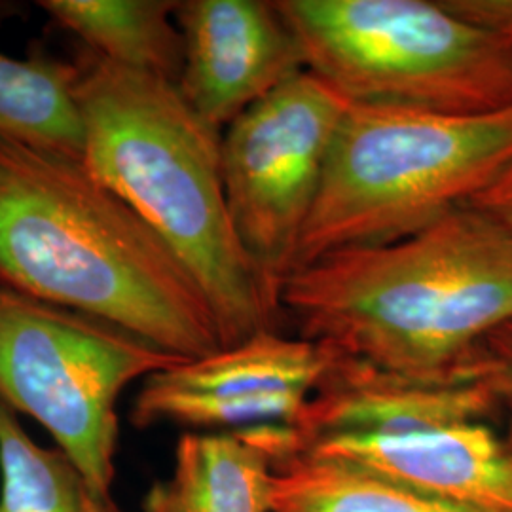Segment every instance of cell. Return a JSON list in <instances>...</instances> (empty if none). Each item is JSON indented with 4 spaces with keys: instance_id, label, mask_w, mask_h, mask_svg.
Returning <instances> with one entry per match:
<instances>
[{
    "instance_id": "obj_13",
    "label": "cell",
    "mask_w": 512,
    "mask_h": 512,
    "mask_svg": "<svg viewBox=\"0 0 512 512\" xmlns=\"http://www.w3.org/2000/svg\"><path fill=\"white\" fill-rule=\"evenodd\" d=\"M57 25L82 38L110 63L177 84L183 35L173 0H40Z\"/></svg>"
},
{
    "instance_id": "obj_15",
    "label": "cell",
    "mask_w": 512,
    "mask_h": 512,
    "mask_svg": "<svg viewBox=\"0 0 512 512\" xmlns=\"http://www.w3.org/2000/svg\"><path fill=\"white\" fill-rule=\"evenodd\" d=\"M78 80V63L48 55L16 59L0 52V137L82 158Z\"/></svg>"
},
{
    "instance_id": "obj_8",
    "label": "cell",
    "mask_w": 512,
    "mask_h": 512,
    "mask_svg": "<svg viewBox=\"0 0 512 512\" xmlns=\"http://www.w3.org/2000/svg\"><path fill=\"white\" fill-rule=\"evenodd\" d=\"M332 361L330 349L310 340L262 330L236 346L150 374L133 399L129 423L198 431L296 427Z\"/></svg>"
},
{
    "instance_id": "obj_5",
    "label": "cell",
    "mask_w": 512,
    "mask_h": 512,
    "mask_svg": "<svg viewBox=\"0 0 512 512\" xmlns=\"http://www.w3.org/2000/svg\"><path fill=\"white\" fill-rule=\"evenodd\" d=\"M308 71L353 105L512 107V46L444 0H275Z\"/></svg>"
},
{
    "instance_id": "obj_17",
    "label": "cell",
    "mask_w": 512,
    "mask_h": 512,
    "mask_svg": "<svg viewBox=\"0 0 512 512\" xmlns=\"http://www.w3.org/2000/svg\"><path fill=\"white\" fill-rule=\"evenodd\" d=\"M478 374L494 389L512 421V321L494 330L478 349Z\"/></svg>"
},
{
    "instance_id": "obj_10",
    "label": "cell",
    "mask_w": 512,
    "mask_h": 512,
    "mask_svg": "<svg viewBox=\"0 0 512 512\" xmlns=\"http://www.w3.org/2000/svg\"><path fill=\"white\" fill-rule=\"evenodd\" d=\"M300 452L344 459L476 512H512V421H458L385 437L321 440Z\"/></svg>"
},
{
    "instance_id": "obj_9",
    "label": "cell",
    "mask_w": 512,
    "mask_h": 512,
    "mask_svg": "<svg viewBox=\"0 0 512 512\" xmlns=\"http://www.w3.org/2000/svg\"><path fill=\"white\" fill-rule=\"evenodd\" d=\"M177 88L215 128H228L260 99L308 71L304 52L275 0H181Z\"/></svg>"
},
{
    "instance_id": "obj_11",
    "label": "cell",
    "mask_w": 512,
    "mask_h": 512,
    "mask_svg": "<svg viewBox=\"0 0 512 512\" xmlns=\"http://www.w3.org/2000/svg\"><path fill=\"white\" fill-rule=\"evenodd\" d=\"M503 408L482 378L427 384L334 353L296 423L298 450L329 439L385 437L458 421H490Z\"/></svg>"
},
{
    "instance_id": "obj_7",
    "label": "cell",
    "mask_w": 512,
    "mask_h": 512,
    "mask_svg": "<svg viewBox=\"0 0 512 512\" xmlns=\"http://www.w3.org/2000/svg\"><path fill=\"white\" fill-rule=\"evenodd\" d=\"M349 107L342 93L304 71L222 131L230 217L277 304Z\"/></svg>"
},
{
    "instance_id": "obj_14",
    "label": "cell",
    "mask_w": 512,
    "mask_h": 512,
    "mask_svg": "<svg viewBox=\"0 0 512 512\" xmlns=\"http://www.w3.org/2000/svg\"><path fill=\"white\" fill-rule=\"evenodd\" d=\"M272 512H476L344 459L296 452L279 463Z\"/></svg>"
},
{
    "instance_id": "obj_16",
    "label": "cell",
    "mask_w": 512,
    "mask_h": 512,
    "mask_svg": "<svg viewBox=\"0 0 512 512\" xmlns=\"http://www.w3.org/2000/svg\"><path fill=\"white\" fill-rule=\"evenodd\" d=\"M0 512H124L101 503L71 459L27 435L0 403Z\"/></svg>"
},
{
    "instance_id": "obj_18",
    "label": "cell",
    "mask_w": 512,
    "mask_h": 512,
    "mask_svg": "<svg viewBox=\"0 0 512 512\" xmlns=\"http://www.w3.org/2000/svg\"><path fill=\"white\" fill-rule=\"evenodd\" d=\"M450 10L505 38L512 46V0H444Z\"/></svg>"
},
{
    "instance_id": "obj_6",
    "label": "cell",
    "mask_w": 512,
    "mask_h": 512,
    "mask_svg": "<svg viewBox=\"0 0 512 512\" xmlns=\"http://www.w3.org/2000/svg\"><path fill=\"white\" fill-rule=\"evenodd\" d=\"M128 330L0 287V403L38 421L107 507L128 385L177 365Z\"/></svg>"
},
{
    "instance_id": "obj_1",
    "label": "cell",
    "mask_w": 512,
    "mask_h": 512,
    "mask_svg": "<svg viewBox=\"0 0 512 512\" xmlns=\"http://www.w3.org/2000/svg\"><path fill=\"white\" fill-rule=\"evenodd\" d=\"M279 308L298 336L427 384L478 380V349L512 321V234L473 205L382 245L293 270Z\"/></svg>"
},
{
    "instance_id": "obj_12",
    "label": "cell",
    "mask_w": 512,
    "mask_h": 512,
    "mask_svg": "<svg viewBox=\"0 0 512 512\" xmlns=\"http://www.w3.org/2000/svg\"><path fill=\"white\" fill-rule=\"evenodd\" d=\"M296 450L289 425L184 433L173 473L152 486L145 512H272L275 471Z\"/></svg>"
},
{
    "instance_id": "obj_3",
    "label": "cell",
    "mask_w": 512,
    "mask_h": 512,
    "mask_svg": "<svg viewBox=\"0 0 512 512\" xmlns=\"http://www.w3.org/2000/svg\"><path fill=\"white\" fill-rule=\"evenodd\" d=\"M76 99L84 164L194 275L215 315L220 346L277 330L283 313L230 217L222 129L192 109L177 84L93 52L80 63Z\"/></svg>"
},
{
    "instance_id": "obj_2",
    "label": "cell",
    "mask_w": 512,
    "mask_h": 512,
    "mask_svg": "<svg viewBox=\"0 0 512 512\" xmlns=\"http://www.w3.org/2000/svg\"><path fill=\"white\" fill-rule=\"evenodd\" d=\"M0 287L103 319L183 361L217 353L202 287L82 158L0 137Z\"/></svg>"
},
{
    "instance_id": "obj_4",
    "label": "cell",
    "mask_w": 512,
    "mask_h": 512,
    "mask_svg": "<svg viewBox=\"0 0 512 512\" xmlns=\"http://www.w3.org/2000/svg\"><path fill=\"white\" fill-rule=\"evenodd\" d=\"M512 164V107L488 114L353 105L338 129L294 270L416 234Z\"/></svg>"
},
{
    "instance_id": "obj_19",
    "label": "cell",
    "mask_w": 512,
    "mask_h": 512,
    "mask_svg": "<svg viewBox=\"0 0 512 512\" xmlns=\"http://www.w3.org/2000/svg\"><path fill=\"white\" fill-rule=\"evenodd\" d=\"M512 234V164L469 202Z\"/></svg>"
}]
</instances>
